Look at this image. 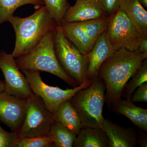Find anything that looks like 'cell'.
<instances>
[{"mask_svg": "<svg viewBox=\"0 0 147 147\" xmlns=\"http://www.w3.org/2000/svg\"><path fill=\"white\" fill-rule=\"evenodd\" d=\"M147 58V53L122 47L100 65L98 76L105 84V102L108 106L121 98L125 85Z\"/></svg>", "mask_w": 147, "mask_h": 147, "instance_id": "obj_1", "label": "cell"}, {"mask_svg": "<svg viewBox=\"0 0 147 147\" xmlns=\"http://www.w3.org/2000/svg\"><path fill=\"white\" fill-rule=\"evenodd\" d=\"M9 22L13 27L16 41L12 56L16 59L31 51L57 24L45 5L26 18L13 16Z\"/></svg>", "mask_w": 147, "mask_h": 147, "instance_id": "obj_2", "label": "cell"}, {"mask_svg": "<svg viewBox=\"0 0 147 147\" xmlns=\"http://www.w3.org/2000/svg\"><path fill=\"white\" fill-rule=\"evenodd\" d=\"M55 30L45 35L32 50L16 58V65L20 70L45 71L59 77L69 86H79L64 71L57 59L54 47Z\"/></svg>", "mask_w": 147, "mask_h": 147, "instance_id": "obj_3", "label": "cell"}, {"mask_svg": "<svg viewBox=\"0 0 147 147\" xmlns=\"http://www.w3.org/2000/svg\"><path fill=\"white\" fill-rule=\"evenodd\" d=\"M105 92V84L98 76L92 79L90 86L77 92L70 99L83 127H102L105 119L102 115Z\"/></svg>", "mask_w": 147, "mask_h": 147, "instance_id": "obj_4", "label": "cell"}, {"mask_svg": "<svg viewBox=\"0 0 147 147\" xmlns=\"http://www.w3.org/2000/svg\"><path fill=\"white\" fill-rule=\"evenodd\" d=\"M55 54L62 68L80 86L86 79L87 59L73 43L67 39L60 26L54 31Z\"/></svg>", "mask_w": 147, "mask_h": 147, "instance_id": "obj_5", "label": "cell"}, {"mask_svg": "<svg viewBox=\"0 0 147 147\" xmlns=\"http://www.w3.org/2000/svg\"><path fill=\"white\" fill-rule=\"evenodd\" d=\"M21 71L25 75L34 94L41 98L47 110L54 115L61 103L70 100L77 92L89 86L92 82V79L87 78L80 86L63 90L44 83L40 76V71L28 69Z\"/></svg>", "mask_w": 147, "mask_h": 147, "instance_id": "obj_6", "label": "cell"}, {"mask_svg": "<svg viewBox=\"0 0 147 147\" xmlns=\"http://www.w3.org/2000/svg\"><path fill=\"white\" fill-rule=\"evenodd\" d=\"M56 121L41 98L34 94L28 99L26 112L18 132V137H49Z\"/></svg>", "mask_w": 147, "mask_h": 147, "instance_id": "obj_7", "label": "cell"}, {"mask_svg": "<svg viewBox=\"0 0 147 147\" xmlns=\"http://www.w3.org/2000/svg\"><path fill=\"white\" fill-rule=\"evenodd\" d=\"M111 45L115 50L124 47L131 51L138 49L142 37L123 10L112 15L107 28Z\"/></svg>", "mask_w": 147, "mask_h": 147, "instance_id": "obj_8", "label": "cell"}, {"mask_svg": "<svg viewBox=\"0 0 147 147\" xmlns=\"http://www.w3.org/2000/svg\"><path fill=\"white\" fill-rule=\"evenodd\" d=\"M0 69L5 78V92L21 98L28 99L33 95L25 75L21 72L11 53L0 50Z\"/></svg>", "mask_w": 147, "mask_h": 147, "instance_id": "obj_9", "label": "cell"}, {"mask_svg": "<svg viewBox=\"0 0 147 147\" xmlns=\"http://www.w3.org/2000/svg\"><path fill=\"white\" fill-rule=\"evenodd\" d=\"M28 99L0 92V121L11 131L18 133L26 115Z\"/></svg>", "mask_w": 147, "mask_h": 147, "instance_id": "obj_10", "label": "cell"}, {"mask_svg": "<svg viewBox=\"0 0 147 147\" xmlns=\"http://www.w3.org/2000/svg\"><path fill=\"white\" fill-rule=\"evenodd\" d=\"M116 51L109 40L106 29L96 40L90 52L86 55V78L92 79L98 76L100 65Z\"/></svg>", "mask_w": 147, "mask_h": 147, "instance_id": "obj_11", "label": "cell"}, {"mask_svg": "<svg viewBox=\"0 0 147 147\" xmlns=\"http://www.w3.org/2000/svg\"><path fill=\"white\" fill-rule=\"evenodd\" d=\"M106 16L97 0L76 1L67 11L62 24L83 22Z\"/></svg>", "mask_w": 147, "mask_h": 147, "instance_id": "obj_12", "label": "cell"}, {"mask_svg": "<svg viewBox=\"0 0 147 147\" xmlns=\"http://www.w3.org/2000/svg\"><path fill=\"white\" fill-rule=\"evenodd\" d=\"M102 128L109 142V147H134L138 143V136L132 127H125L105 119Z\"/></svg>", "mask_w": 147, "mask_h": 147, "instance_id": "obj_13", "label": "cell"}, {"mask_svg": "<svg viewBox=\"0 0 147 147\" xmlns=\"http://www.w3.org/2000/svg\"><path fill=\"white\" fill-rule=\"evenodd\" d=\"M113 111L127 117L140 129L147 132V110L134 105L130 100L122 98L110 105Z\"/></svg>", "mask_w": 147, "mask_h": 147, "instance_id": "obj_14", "label": "cell"}, {"mask_svg": "<svg viewBox=\"0 0 147 147\" xmlns=\"http://www.w3.org/2000/svg\"><path fill=\"white\" fill-rule=\"evenodd\" d=\"M123 11L142 37H147V12L139 0H121Z\"/></svg>", "mask_w": 147, "mask_h": 147, "instance_id": "obj_15", "label": "cell"}, {"mask_svg": "<svg viewBox=\"0 0 147 147\" xmlns=\"http://www.w3.org/2000/svg\"><path fill=\"white\" fill-rule=\"evenodd\" d=\"M64 34L83 55L89 54L93 44L86 33L81 22L62 24L61 26Z\"/></svg>", "mask_w": 147, "mask_h": 147, "instance_id": "obj_16", "label": "cell"}, {"mask_svg": "<svg viewBox=\"0 0 147 147\" xmlns=\"http://www.w3.org/2000/svg\"><path fill=\"white\" fill-rule=\"evenodd\" d=\"M54 116L57 121L76 136L83 127L80 116L70 100L61 103Z\"/></svg>", "mask_w": 147, "mask_h": 147, "instance_id": "obj_17", "label": "cell"}, {"mask_svg": "<svg viewBox=\"0 0 147 147\" xmlns=\"http://www.w3.org/2000/svg\"><path fill=\"white\" fill-rule=\"evenodd\" d=\"M74 147H109L108 137L102 127H83L73 143Z\"/></svg>", "mask_w": 147, "mask_h": 147, "instance_id": "obj_18", "label": "cell"}, {"mask_svg": "<svg viewBox=\"0 0 147 147\" xmlns=\"http://www.w3.org/2000/svg\"><path fill=\"white\" fill-rule=\"evenodd\" d=\"M28 4L40 7L44 2L43 0H0V25L9 22L18 7Z\"/></svg>", "mask_w": 147, "mask_h": 147, "instance_id": "obj_19", "label": "cell"}, {"mask_svg": "<svg viewBox=\"0 0 147 147\" xmlns=\"http://www.w3.org/2000/svg\"><path fill=\"white\" fill-rule=\"evenodd\" d=\"M146 82H147V59L125 85L121 98L131 100V96L135 90Z\"/></svg>", "mask_w": 147, "mask_h": 147, "instance_id": "obj_20", "label": "cell"}, {"mask_svg": "<svg viewBox=\"0 0 147 147\" xmlns=\"http://www.w3.org/2000/svg\"><path fill=\"white\" fill-rule=\"evenodd\" d=\"M76 136L56 120L49 135L54 142L55 147H73Z\"/></svg>", "mask_w": 147, "mask_h": 147, "instance_id": "obj_21", "label": "cell"}, {"mask_svg": "<svg viewBox=\"0 0 147 147\" xmlns=\"http://www.w3.org/2000/svg\"><path fill=\"white\" fill-rule=\"evenodd\" d=\"M112 16H106L81 22L87 36L93 45L98 38L107 29Z\"/></svg>", "mask_w": 147, "mask_h": 147, "instance_id": "obj_22", "label": "cell"}, {"mask_svg": "<svg viewBox=\"0 0 147 147\" xmlns=\"http://www.w3.org/2000/svg\"><path fill=\"white\" fill-rule=\"evenodd\" d=\"M44 5L57 26H60L67 11L71 5L67 0H43Z\"/></svg>", "mask_w": 147, "mask_h": 147, "instance_id": "obj_23", "label": "cell"}, {"mask_svg": "<svg viewBox=\"0 0 147 147\" xmlns=\"http://www.w3.org/2000/svg\"><path fill=\"white\" fill-rule=\"evenodd\" d=\"M15 147H55V144L49 137H18Z\"/></svg>", "mask_w": 147, "mask_h": 147, "instance_id": "obj_24", "label": "cell"}, {"mask_svg": "<svg viewBox=\"0 0 147 147\" xmlns=\"http://www.w3.org/2000/svg\"><path fill=\"white\" fill-rule=\"evenodd\" d=\"M18 138V133L5 131L0 125V147H15Z\"/></svg>", "mask_w": 147, "mask_h": 147, "instance_id": "obj_25", "label": "cell"}, {"mask_svg": "<svg viewBox=\"0 0 147 147\" xmlns=\"http://www.w3.org/2000/svg\"><path fill=\"white\" fill-rule=\"evenodd\" d=\"M107 16H112L120 9L121 0H97Z\"/></svg>", "mask_w": 147, "mask_h": 147, "instance_id": "obj_26", "label": "cell"}, {"mask_svg": "<svg viewBox=\"0 0 147 147\" xmlns=\"http://www.w3.org/2000/svg\"><path fill=\"white\" fill-rule=\"evenodd\" d=\"M132 102H147V82L137 88L131 96Z\"/></svg>", "mask_w": 147, "mask_h": 147, "instance_id": "obj_27", "label": "cell"}, {"mask_svg": "<svg viewBox=\"0 0 147 147\" xmlns=\"http://www.w3.org/2000/svg\"><path fill=\"white\" fill-rule=\"evenodd\" d=\"M135 51L138 53H147V37H142L138 49Z\"/></svg>", "mask_w": 147, "mask_h": 147, "instance_id": "obj_28", "label": "cell"}, {"mask_svg": "<svg viewBox=\"0 0 147 147\" xmlns=\"http://www.w3.org/2000/svg\"><path fill=\"white\" fill-rule=\"evenodd\" d=\"M141 147H147V135L142 134L140 137H138V143Z\"/></svg>", "mask_w": 147, "mask_h": 147, "instance_id": "obj_29", "label": "cell"}, {"mask_svg": "<svg viewBox=\"0 0 147 147\" xmlns=\"http://www.w3.org/2000/svg\"><path fill=\"white\" fill-rule=\"evenodd\" d=\"M5 92L4 82L0 80V92Z\"/></svg>", "mask_w": 147, "mask_h": 147, "instance_id": "obj_30", "label": "cell"}, {"mask_svg": "<svg viewBox=\"0 0 147 147\" xmlns=\"http://www.w3.org/2000/svg\"><path fill=\"white\" fill-rule=\"evenodd\" d=\"M139 1L144 8H147V0H139Z\"/></svg>", "mask_w": 147, "mask_h": 147, "instance_id": "obj_31", "label": "cell"}, {"mask_svg": "<svg viewBox=\"0 0 147 147\" xmlns=\"http://www.w3.org/2000/svg\"><path fill=\"white\" fill-rule=\"evenodd\" d=\"M76 1H82V0H75Z\"/></svg>", "mask_w": 147, "mask_h": 147, "instance_id": "obj_32", "label": "cell"}]
</instances>
